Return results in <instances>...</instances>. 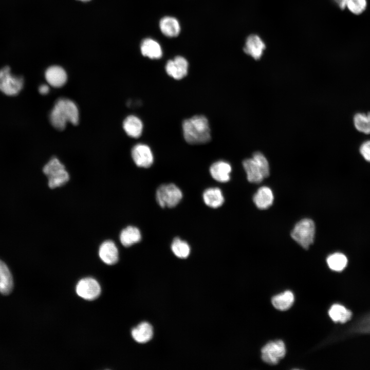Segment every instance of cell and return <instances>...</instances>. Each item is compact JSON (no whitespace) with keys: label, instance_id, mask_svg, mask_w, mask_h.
<instances>
[{"label":"cell","instance_id":"cell-34","mask_svg":"<svg viewBox=\"0 0 370 370\" xmlns=\"http://www.w3.org/2000/svg\"><path fill=\"white\" fill-rule=\"evenodd\" d=\"M79 1H82V2H87V1H90V0H79Z\"/></svg>","mask_w":370,"mask_h":370},{"label":"cell","instance_id":"cell-16","mask_svg":"<svg viewBox=\"0 0 370 370\" xmlns=\"http://www.w3.org/2000/svg\"><path fill=\"white\" fill-rule=\"evenodd\" d=\"M119 238L123 246L128 247L141 240V233L137 227L128 226L122 230L120 233Z\"/></svg>","mask_w":370,"mask_h":370},{"label":"cell","instance_id":"cell-11","mask_svg":"<svg viewBox=\"0 0 370 370\" xmlns=\"http://www.w3.org/2000/svg\"><path fill=\"white\" fill-rule=\"evenodd\" d=\"M99 255L104 263L112 265L118 261V249L113 241L106 240L99 247Z\"/></svg>","mask_w":370,"mask_h":370},{"label":"cell","instance_id":"cell-23","mask_svg":"<svg viewBox=\"0 0 370 370\" xmlns=\"http://www.w3.org/2000/svg\"><path fill=\"white\" fill-rule=\"evenodd\" d=\"M159 26L162 33L168 37L177 36L180 31L178 21L171 16H165L160 21Z\"/></svg>","mask_w":370,"mask_h":370},{"label":"cell","instance_id":"cell-17","mask_svg":"<svg viewBox=\"0 0 370 370\" xmlns=\"http://www.w3.org/2000/svg\"><path fill=\"white\" fill-rule=\"evenodd\" d=\"M243 165L249 182L258 183L264 178L259 166L252 158L244 160Z\"/></svg>","mask_w":370,"mask_h":370},{"label":"cell","instance_id":"cell-10","mask_svg":"<svg viewBox=\"0 0 370 370\" xmlns=\"http://www.w3.org/2000/svg\"><path fill=\"white\" fill-rule=\"evenodd\" d=\"M188 66V62L184 58L177 56L173 60L168 61L165 68L168 75L175 79L179 80L187 75Z\"/></svg>","mask_w":370,"mask_h":370},{"label":"cell","instance_id":"cell-29","mask_svg":"<svg viewBox=\"0 0 370 370\" xmlns=\"http://www.w3.org/2000/svg\"><path fill=\"white\" fill-rule=\"evenodd\" d=\"M252 158L259 166L264 178L268 177L269 175V166L265 156L262 153L256 152L253 154Z\"/></svg>","mask_w":370,"mask_h":370},{"label":"cell","instance_id":"cell-5","mask_svg":"<svg viewBox=\"0 0 370 370\" xmlns=\"http://www.w3.org/2000/svg\"><path fill=\"white\" fill-rule=\"evenodd\" d=\"M315 234V225L313 221L308 218L299 221L294 226L291 233V237L303 248L307 249L313 242Z\"/></svg>","mask_w":370,"mask_h":370},{"label":"cell","instance_id":"cell-13","mask_svg":"<svg viewBox=\"0 0 370 370\" xmlns=\"http://www.w3.org/2000/svg\"><path fill=\"white\" fill-rule=\"evenodd\" d=\"M45 77L48 83L56 88L62 87L66 83L67 79L65 70L57 65L48 67L45 71Z\"/></svg>","mask_w":370,"mask_h":370},{"label":"cell","instance_id":"cell-3","mask_svg":"<svg viewBox=\"0 0 370 370\" xmlns=\"http://www.w3.org/2000/svg\"><path fill=\"white\" fill-rule=\"evenodd\" d=\"M43 172L47 177L48 185L51 189L61 187L69 180L65 166L56 157L52 158L44 165Z\"/></svg>","mask_w":370,"mask_h":370},{"label":"cell","instance_id":"cell-12","mask_svg":"<svg viewBox=\"0 0 370 370\" xmlns=\"http://www.w3.org/2000/svg\"><path fill=\"white\" fill-rule=\"evenodd\" d=\"M266 48V45L261 38L256 34L249 35L244 47V52L255 60L260 59Z\"/></svg>","mask_w":370,"mask_h":370},{"label":"cell","instance_id":"cell-8","mask_svg":"<svg viewBox=\"0 0 370 370\" xmlns=\"http://www.w3.org/2000/svg\"><path fill=\"white\" fill-rule=\"evenodd\" d=\"M76 291L77 294L87 300L97 299L101 293V287L99 283L91 278H85L78 283Z\"/></svg>","mask_w":370,"mask_h":370},{"label":"cell","instance_id":"cell-24","mask_svg":"<svg viewBox=\"0 0 370 370\" xmlns=\"http://www.w3.org/2000/svg\"><path fill=\"white\" fill-rule=\"evenodd\" d=\"M293 293L289 290L274 296L272 298L273 306L280 310H286L290 308L294 302Z\"/></svg>","mask_w":370,"mask_h":370},{"label":"cell","instance_id":"cell-14","mask_svg":"<svg viewBox=\"0 0 370 370\" xmlns=\"http://www.w3.org/2000/svg\"><path fill=\"white\" fill-rule=\"evenodd\" d=\"M231 170L230 164L223 160L217 161L210 167V173L212 177L220 182H226L230 179Z\"/></svg>","mask_w":370,"mask_h":370},{"label":"cell","instance_id":"cell-19","mask_svg":"<svg viewBox=\"0 0 370 370\" xmlns=\"http://www.w3.org/2000/svg\"><path fill=\"white\" fill-rule=\"evenodd\" d=\"M140 49L143 55L152 59H160L162 54L159 44L150 38L145 39L142 42Z\"/></svg>","mask_w":370,"mask_h":370},{"label":"cell","instance_id":"cell-7","mask_svg":"<svg viewBox=\"0 0 370 370\" xmlns=\"http://www.w3.org/2000/svg\"><path fill=\"white\" fill-rule=\"evenodd\" d=\"M262 359L266 363L274 365L283 358L286 347L282 340L271 341L266 344L261 350Z\"/></svg>","mask_w":370,"mask_h":370},{"label":"cell","instance_id":"cell-20","mask_svg":"<svg viewBox=\"0 0 370 370\" xmlns=\"http://www.w3.org/2000/svg\"><path fill=\"white\" fill-rule=\"evenodd\" d=\"M13 287V278L6 264L0 260V292L9 294Z\"/></svg>","mask_w":370,"mask_h":370},{"label":"cell","instance_id":"cell-30","mask_svg":"<svg viewBox=\"0 0 370 370\" xmlns=\"http://www.w3.org/2000/svg\"><path fill=\"white\" fill-rule=\"evenodd\" d=\"M366 0H346V7L354 14L362 13L366 7Z\"/></svg>","mask_w":370,"mask_h":370},{"label":"cell","instance_id":"cell-25","mask_svg":"<svg viewBox=\"0 0 370 370\" xmlns=\"http://www.w3.org/2000/svg\"><path fill=\"white\" fill-rule=\"evenodd\" d=\"M331 320L335 322L344 323L349 320L352 316L351 312L340 304H334L328 311Z\"/></svg>","mask_w":370,"mask_h":370},{"label":"cell","instance_id":"cell-9","mask_svg":"<svg viewBox=\"0 0 370 370\" xmlns=\"http://www.w3.org/2000/svg\"><path fill=\"white\" fill-rule=\"evenodd\" d=\"M132 157L136 165L148 168L153 163L154 156L150 147L144 144L135 145L132 150Z\"/></svg>","mask_w":370,"mask_h":370},{"label":"cell","instance_id":"cell-4","mask_svg":"<svg viewBox=\"0 0 370 370\" xmlns=\"http://www.w3.org/2000/svg\"><path fill=\"white\" fill-rule=\"evenodd\" d=\"M182 197L181 190L173 183L160 185L156 192V201L163 208L176 207L180 202Z\"/></svg>","mask_w":370,"mask_h":370},{"label":"cell","instance_id":"cell-22","mask_svg":"<svg viewBox=\"0 0 370 370\" xmlns=\"http://www.w3.org/2000/svg\"><path fill=\"white\" fill-rule=\"evenodd\" d=\"M153 335V327L147 322L140 323L132 331L133 339L139 343L147 342L152 338Z\"/></svg>","mask_w":370,"mask_h":370},{"label":"cell","instance_id":"cell-2","mask_svg":"<svg viewBox=\"0 0 370 370\" xmlns=\"http://www.w3.org/2000/svg\"><path fill=\"white\" fill-rule=\"evenodd\" d=\"M182 131L185 140L190 144H203L211 139L208 120L202 115H196L184 120Z\"/></svg>","mask_w":370,"mask_h":370},{"label":"cell","instance_id":"cell-33","mask_svg":"<svg viewBox=\"0 0 370 370\" xmlns=\"http://www.w3.org/2000/svg\"><path fill=\"white\" fill-rule=\"evenodd\" d=\"M335 3L341 9L346 7V0H333Z\"/></svg>","mask_w":370,"mask_h":370},{"label":"cell","instance_id":"cell-28","mask_svg":"<svg viewBox=\"0 0 370 370\" xmlns=\"http://www.w3.org/2000/svg\"><path fill=\"white\" fill-rule=\"evenodd\" d=\"M327 263L332 270L340 271L343 270L347 263L345 255L341 253H335L330 255L327 258Z\"/></svg>","mask_w":370,"mask_h":370},{"label":"cell","instance_id":"cell-6","mask_svg":"<svg viewBox=\"0 0 370 370\" xmlns=\"http://www.w3.org/2000/svg\"><path fill=\"white\" fill-rule=\"evenodd\" d=\"M23 86V78L11 73L9 66L0 69V90L3 93L10 96L17 95Z\"/></svg>","mask_w":370,"mask_h":370},{"label":"cell","instance_id":"cell-1","mask_svg":"<svg viewBox=\"0 0 370 370\" xmlns=\"http://www.w3.org/2000/svg\"><path fill=\"white\" fill-rule=\"evenodd\" d=\"M79 114L76 104L66 98L57 100L49 115V120L56 129L62 131L69 122L73 125L79 123Z\"/></svg>","mask_w":370,"mask_h":370},{"label":"cell","instance_id":"cell-18","mask_svg":"<svg viewBox=\"0 0 370 370\" xmlns=\"http://www.w3.org/2000/svg\"><path fill=\"white\" fill-rule=\"evenodd\" d=\"M253 201L260 209H266L272 204L273 195L271 190L267 187L259 188L253 196Z\"/></svg>","mask_w":370,"mask_h":370},{"label":"cell","instance_id":"cell-21","mask_svg":"<svg viewBox=\"0 0 370 370\" xmlns=\"http://www.w3.org/2000/svg\"><path fill=\"white\" fill-rule=\"evenodd\" d=\"M123 127L127 135L133 138H138L142 132L143 124L139 118L130 115L124 120Z\"/></svg>","mask_w":370,"mask_h":370},{"label":"cell","instance_id":"cell-27","mask_svg":"<svg viewBox=\"0 0 370 370\" xmlns=\"http://www.w3.org/2000/svg\"><path fill=\"white\" fill-rule=\"evenodd\" d=\"M355 128L360 132L370 134V113H357L354 117Z\"/></svg>","mask_w":370,"mask_h":370},{"label":"cell","instance_id":"cell-26","mask_svg":"<svg viewBox=\"0 0 370 370\" xmlns=\"http://www.w3.org/2000/svg\"><path fill=\"white\" fill-rule=\"evenodd\" d=\"M171 249L174 254L180 258L188 257L191 251L189 244L178 237H175L172 240Z\"/></svg>","mask_w":370,"mask_h":370},{"label":"cell","instance_id":"cell-15","mask_svg":"<svg viewBox=\"0 0 370 370\" xmlns=\"http://www.w3.org/2000/svg\"><path fill=\"white\" fill-rule=\"evenodd\" d=\"M205 203L211 208H217L223 205L225 199L221 190L217 187L206 189L202 193Z\"/></svg>","mask_w":370,"mask_h":370},{"label":"cell","instance_id":"cell-32","mask_svg":"<svg viewBox=\"0 0 370 370\" xmlns=\"http://www.w3.org/2000/svg\"><path fill=\"white\" fill-rule=\"evenodd\" d=\"M39 91L41 95H46L49 91V87L47 85L42 84L39 87Z\"/></svg>","mask_w":370,"mask_h":370},{"label":"cell","instance_id":"cell-31","mask_svg":"<svg viewBox=\"0 0 370 370\" xmlns=\"http://www.w3.org/2000/svg\"><path fill=\"white\" fill-rule=\"evenodd\" d=\"M360 152L365 160L370 162V140L362 143L360 147Z\"/></svg>","mask_w":370,"mask_h":370}]
</instances>
